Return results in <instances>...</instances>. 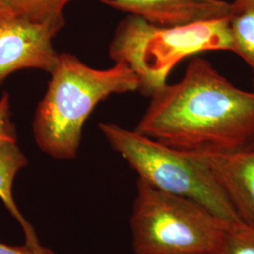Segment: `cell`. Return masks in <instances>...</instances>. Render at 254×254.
I'll list each match as a JSON object with an SVG mask.
<instances>
[{"mask_svg": "<svg viewBox=\"0 0 254 254\" xmlns=\"http://www.w3.org/2000/svg\"><path fill=\"white\" fill-rule=\"evenodd\" d=\"M228 224L196 201L136 181L130 218L135 254H212Z\"/></svg>", "mask_w": 254, "mask_h": 254, "instance_id": "5b68a950", "label": "cell"}, {"mask_svg": "<svg viewBox=\"0 0 254 254\" xmlns=\"http://www.w3.org/2000/svg\"><path fill=\"white\" fill-rule=\"evenodd\" d=\"M99 129L139 179L200 203L227 223L241 221L200 154L175 150L116 124L100 123Z\"/></svg>", "mask_w": 254, "mask_h": 254, "instance_id": "277c9868", "label": "cell"}, {"mask_svg": "<svg viewBox=\"0 0 254 254\" xmlns=\"http://www.w3.org/2000/svg\"><path fill=\"white\" fill-rule=\"evenodd\" d=\"M101 3L160 27L232 18V3L224 0H99Z\"/></svg>", "mask_w": 254, "mask_h": 254, "instance_id": "52a82bcc", "label": "cell"}, {"mask_svg": "<svg viewBox=\"0 0 254 254\" xmlns=\"http://www.w3.org/2000/svg\"><path fill=\"white\" fill-rule=\"evenodd\" d=\"M212 254H254V229L242 221L228 224Z\"/></svg>", "mask_w": 254, "mask_h": 254, "instance_id": "7c38bea8", "label": "cell"}, {"mask_svg": "<svg viewBox=\"0 0 254 254\" xmlns=\"http://www.w3.org/2000/svg\"><path fill=\"white\" fill-rule=\"evenodd\" d=\"M73 0H0L19 15L41 23L64 26V10Z\"/></svg>", "mask_w": 254, "mask_h": 254, "instance_id": "30bf717a", "label": "cell"}, {"mask_svg": "<svg viewBox=\"0 0 254 254\" xmlns=\"http://www.w3.org/2000/svg\"><path fill=\"white\" fill-rule=\"evenodd\" d=\"M135 130L186 153L254 149V92L238 89L208 61L196 57L180 81L151 97Z\"/></svg>", "mask_w": 254, "mask_h": 254, "instance_id": "6da1fadb", "label": "cell"}, {"mask_svg": "<svg viewBox=\"0 0 254 254\" xmlns=\"http://www.w3.org/2000/svg\"><path fill=\"white\" fill-rule=\"evenodd\" d=\"M27 163L28 161L26 155L22 153L16 143L0 146V200L23 228L27 238L26 243L38 245L40 243L34 229L23 217L12 196L14 178L19 171L26 167Z\"/></svg>", "mask_w": 254, "mask_h": 254, "instance_id": "9c48e42d", "label": "cell"}, {"mask_svg": "<svg viewBox=\"0 0 254 254\" xmlns=\"http://www.w3.org/2000/svg\"><path fill=\"white\" fill-rule=\"evenodd\" d=\"M0 254H54L50 250L38 245L27 244L20 247L6 245L0 243Z\"/></svg>", "mask_w": 254, "mask_h": 254, "instance_id": "5bb4252c", "label": "cell"}, {"mask_svg": "<svg viewBox=\"0 0 254 254\" xmlns=\"http://www.w3.org/2000/svg\"><path fill=\"white\" fill-rule=\"evenodd\" d=\"M15 127L11 121L9 93L5 92L0 99V146L16 143Z\"/></svg>", "mask_w": 254, "mask_h": 254, "instance_id": "4fadbf2b", "label": "cell"}, {"mask_svg": "<svg viewBox=\"0 0 254 254\" xmlns=\"http://www.w3.org/2000/svg\"><path fill=\"white\" fill-rule=\"evenodd\" d=\"M230 20L160 27L128 14L115 30L109 57L127 65L138 79V91L152 97L168 85L172 70L184 59L205 51H232Z\"/></svg>", "mask_w": 254, "mask_h": 254, "instance_id": "3957f363", "label": "cell"}, {"mask_svg": "<svg viewBox=\"0 0 254 254\" xmlns=\"http://www.w3.org/2000/svg\"><path fill=\"white\" fill-rule=\"evenodd\" d=\"M199 154L225 192L239 219L254 229V149Z\"/></svg>", "mask_w": 254, "mask_h": 254, "instance_id": "ba28073f", "label": "cell"}, {"mask_svg": "<svg viewBox=\"0 0 254 254\" xmlns=\"http://www.w3.org/2000/svg\"><path fill=\"white\" fill-rule=\"evenodd\" d=\"M44 98L37 107V145L56 159H73L83 127L95 107L112 94L138 91L139 82L124 64L94 69L72 54H59Z\"/></svg>", "mask_w": 254, "mask_h": 254, "instance_id": "7a4b0ae2", "label": "cell"}, {"mask_svg": "<svg viewBox=\"0 0 254 254\" xmlns=\"http://www.w3.org/2000/svg\"><path fill=\"white\" fill-rule=\"evenodd\" d=\"M63 27L26 18L0 3V84L22 69L51 73L59 56L53 39Z\"/></svg>", "mask_w": 254, "mask_h": 254, "instance_id": "8992f818", "label": "cell"}, {"mask_svg": "<svg viewBox=\"0 0 254 254\" xmlns=\"http://www.w3.org/2000/svg\"><path fill=\"white\" fill-rule=\"evenodd\" d=\"M232 52L238 55L253 72L254 86V10L234 15L230 20Z\"/></svg>", "mask_w": 254, "mask_h": 254, "instance_id": "8fae6325", "label": "cell"}, {"mask_svg": "<svg viewBox=\"0 0 254 254\" xmlns=\"http://www.w3.org/2000/svg\"><path fill=\"white\" fill-rule=\"evenodd\" d=\"M234 15L240 14L246 11L254 10V0H234L232 2Z\"/></svg>", "mask_w": 254, "mask_h": 254, "instance_id": "9a60e30c", "label": "cell"}]
</instances>
